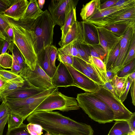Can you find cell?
Instances as JSON below:
<instances>
[{
	"mask_svg": "<svg viewBox=\"0 0 135 135\" xmlns=\"http://www.w3.org/2000/svg\"><path fill=\"white\" fill-rule=\"evenodd\" d=\"M29 123L41 126L51 135H93L91 126L76 121L58 112L37 111L27 118Z\"/></svg>",
	"mask_w": 135,
	"mask_h": 135,
	"instance_id": "cell-1",
	"label": "cell"
},
{
	"mask_svg": "<svg viewBox=\"0 0 135 135\" xmlns=\"http://www.w3.org/2000/svg\"><path fill=\"white\" fill-rule=\"evenodd\" d=\"M8 19L13 31V42L21 52L27 66L34 70L37 63V56L30 28L33 21H15L9 18Z\"/></svg>",
	"mask_w": 135,
	"mask_h": 135,
	"instance_id": "cell-2",
	"label": "cell"
},
{
	"mask_svg": "<svg viewBox=\"0 0 135 135\" xmlns=\"http://www.w3.org/2000/svg\"><path fill=\"white\" fill-rule=\"evenodd\" d=\"M76 99L79 107L93 120L103 124L114 121L112 110L105 103L92 93L85 92L78 94Z\"/></svg>",
	"mask_w": 135,
	"mask_h": 135,
	"instance_id": "cell-3",
	"label": "cell"
},
{
	"mask_svg": "<svg viewBox=\"0 0 135 135\" xmlns=\"http://www.w3.org/2000/svg\"><path fill=\"white\" fill-rule=\"evenodd\" d=\"M55 26L47 9L32 22L30 28L36 54L42 49L52 45Z\"/></svg>",
	"mask_w": 135,
	"mask_h": 135,
	"instance_id": "cell-4",
	"label": "cell"
},
{
	"mask_svg": "<svg viewBox=\"0 0 135 135\" xmlns=\"http://www.w3.org/2000/svg\"><path fill=\"white\" fill-rule=\"evenodd\" d=\"M57 88H53L34 95L20 99H6L11 113L21 117L24 120L40 104Z\"/></svg>",
	"mask_w": 135,
	"mask_h": 135,
	"instance_id": "cell-5",
	"label": "cell"
},
{
	"mask_svg": "<svg viewBox=\"0 0 135 135\" xmlns=\"http://www.w3.org/2000/svg\"><path fill=\"white\" fill-rule=\"evenodd\" d=\"M76 98L68 97L58 91L57 88L47 97L34 110L49 111L58 110L63 112L79 109Z\"/></svg>",
	"mask_w": 135,
	"mask_h": 135,
	"instance_id": "cell-6",
	"label": "cell"
},
{
	"mask_svg": "<svg viewBox=\"0 0 135 135\" xmlns=\"http://www.w3.org/2000/svg\"><path fill=\"white\" fill-rule=\"evenodd\" d=\"M95 96L105 103L113 111L114 120L127 121L134 113L130 111L123 103L116 99L108 90L101 85L95 92Z\"/></svg>",
	"mask_w": 135,
	"mask_h": 135,
	"instance_id": "cell-7",
	"label": "cell"
},
{
	"mask_svg": "<svg viewBox=\"0 0 135 135\" xmlns=\"http://www.w3.org/2000/svg\"><path fill=\"white\" fill-rule=\"evenodd\" d=\"M19 75L25 81L35 87L46 90L55 87L51 83V78L42 69L37 61L34 70L26 66L23 69Z\"/></svg>",
	"mask_w": 135,
	"mask_h": 135,
	"instance_id": "cell-8",
	"label": "cell"
},
{
	"mask_svg": "<svg viewBox=\"0 0 135 135\" xmlns=\"http://www.w3.org/2000/svg\"><path fill=\"white\" fill-rule=\"evenodd\" d=\"M78 0H52L48 7V11L54 25L61 27L64 23L68 14L76 8Z\"/></svg>",
	"mask_w": 135,
	"mask_h": 135,
	"instance_id": "cell-9",
	"label": "cell"
},
{
	"mask_svg": "<svg viewBox=\"0 0 135 135\" xmlns=\"http://www.w3.org/2000/svg\"><path fill=\"white\" fill-rule=\"evenodd\" d=\"M134 22H135V6L117 11L93 25L97 26H103L109 24Z\"/></svg>",
	"mask_w": 135,
	"mask_h": 135,
	"instance_id": "cell-10",
	"label": "cell"
},
{
	"mask_svg": "<svg viewBox=\"0 0 135 135\" xmlns=\"http://www.w3.org/2000/svg\"><path fill=\"white\" fill-rule=\"evenodd\" d=\"M64 64L72 76L73 86L80 88L85 92L91 93L95 92L99 89V86L87 76L75 69L72 66L66 63Z\"/></svg>",
	"mask_w": 135,
	"mask_h": 135,
	"instance_id": "cell-11",
	"label": "cell"
},
{
	"mask_svg": "<svg viewBox=\"0 0 135 135\" xmlns=\"http://www.w3.org/2000/svg\"><path fill=\"white\" fill-rule=\"evenodd\" d=\"M135 33V23L131 25L125 33L121 37L119 41V54L113 68H119L123 63L128 52L132 37Z\"/></svg>",
	"mask_w": 135,
	"mask_h": 135,
	"instance_id": "cell-12",
	"label": "cell"
},
{
	"mask_svg": "<svg viewBox=\"0 0 135 135\" xmlns=\"http://www.w3.org/2000/svg\"><path fill=\"white\" fill-rule=\"evenodd\" d=\"M94 25L98 32L99 44L103 48L106 56L119 42L121 36H116L104 26Z\"/></svg>",
	"mask_w": 135,
	"mask_h": 135,
	"instance_id": "cell-13",
	"label": "cell"
},
{
	"mask_svg": "<svg viewBox=\"0 0 135 135\" xmlns=\"http://www.w3.org/2000/svg\"><path fill=\"white\" fill-rule=\"evenodd\" d=\"M52 84L55 87L66 88L73 86L72 76L65 64L61 62L56 67V71L51 78Z\"/></svg>",
	"mask_w": 135,
	"mask_h": 135,
	"instance_id": "cell-14",
	"label": "cell"
},
{
	"mask_svg": "<svg viewBox=\"0 0 135 135\" xmlns=\"http://www.w3.org/2000/svg\"><path fill=\"white\" fill-rule=\"evenodd\" d=\"M86 44L85 41L83 22L77 21L73 25L65 36L58 44L62 48L71 42Z\"/></svg>",
	"mask_w": 135,
	"mask_h": 135,
	"instance_id": "cell-15",
	"label": "cell"
},
{
	"mask_svg": "<svg viewBox=\"0 0 135 135\" xmlns=\"http://www.w3.org/2000/svg\"><path fill=\"white\" fill-rule=\"evenodd\" d=\"M29 2L27 0H12L10 6L3 14L14 21H18L23 15Z\"/></svg>",
	"mask_w": 135,
	"mask_h": 135,
	"instance_id": "cell-16",
	"label": "cell"
},
{
	"mask_svg": "<svg viewBox=\"0 0 135 135\" xmlns=\"http://www.w3.org/2000/svg\"><path fill=\"white\" fill-rule=\"evenodd\" d=\"M46 90L35 87L25 81L24 85L11 93L6 99H20L27 98L39 94Z\"/></svg>",
	"mask_w": 135,
	"mask_h": 135,
	"instance_id": "cell-17",
	"label": "cell"
},
{
	"mask_svg": "<svg viewBox=\"0 0 135 135\" xmlns=\"http://www.w3.org/2000/svg\"><path fill=\"white\" fill-rule=\"evenodd\" d=\"M43 12L38 7L37 1L30 0L25 13L20 20L23 22L34 21Z\"/></svg>",
	"mask_w": 135,
	"mask_h": 135,
	"instance_id": "cell-18",
	"label": "cell"
},
{
	"mask_svg": "<svg viewBox=\"0 0 135 135\" xmlns=\"http://www.w3.org/2000/svg\"><path fill=\"white\" fill-rule=\"evenodd\" d=\"M85 42L87 45L99 44L98 32L94 26L85 21H82Z\"/></svg>",
	"mask_w": 135,
	"mask_h": 135,
	"instance_id": "cell-19",
	"label": "cell"
},
{
	"mask_svg": "<svg viewBox=\"0 0 135 135\" xmlns=\"http://www.w3.org/2000/svg\"><path fill=\"white\" fill-rule=\"evenodd\" d=\"M89 61L102 85L108 81L106 76V68L103 61L98 58L91 56L89 57Z\"/></svg>",
	"mask_w": 135,
	"mask_h": 135,
	"instance_id": "cell-20",
	"label": "cell"
},
{
	"mask_svg": "<svg viewBox=\"0 0 135 135\" xmlns=\"http://www.w3.org/2000/svg\"><path fill=\"white\" fill-rule=\"evenodd\" d=\"M101 3L100 0H92L83 5L80 13L83 21H86L100 9Z\"/></svg>",
	"mask_w": 135,
	"mask_h": 135,
	"instance_id": "cell-21",
	"label": "cell"
},
{
	"mask_svg": "<svg viewBox=\"0 0 135 135\" xmlns=\"http://www.w3.org/2000/svg\"><path fill=\"white\" fill-rule=\"evenodd\" d=\"M48 46L42 49L37 54V62L42 69L51 78L55 72L51 68L49 62Z\"/></svg>",
	"mask_w": 135,
	"mask_h": 135,
	"instance_id": "cell-22",
	"label": "cell"
},
{
	"mask_svg": "<svg viewBox=\"0 0 135 135\" xmlns=\"http://www.w3.org/2000/svg\"><path fill=\"white\" fill-rule=\"evenodd\" d=\"M7 81V86L0 90V102L6 101V97L13 91L22 86L25 82L24 80L20 76L13 80Z\"/></svg>",
	"mask_w": 135,
	"mask_h": 135,
	"instance_id": "cell-23",
	"label": "cell"
},
{
	"mask_svg": "<svg viewBox=\"0 0 135 135\" xmlns=\"http://www.w3.org/2000/svg\"><path fill=\"white\" fill-rule=\"evenodd\" d=\"M132 131L127 121H116L110 129L108 135H127Z\"/></svg>",
	"mask_w": 135,
	"mask_h": 135,
	"instance_id": "cell-24",
	"label": "cell"
},
{
	"mask_svg": "<svg viewBox=\"0 0 135 135\" xmlns=\"http://www.w3.org/2000/svg\"><path fill=\"white\" fill-rule=\"evenodd\" d=\"M126 8L127 7L113 6L103 10L100 9L93 16L85 21L93 24L100 21L108 16Z\"/></svg>",
	"mask_w": 135,
	"mask_h": 135,
	"instance_id": "cell-25",
	"label": "cell"
},
{
	"mask_svg": "<svg viewBox=\"0 0 135 135\" xmlns=\"http://www.w3.org/2000/svg\"><path fill=\"white\" fill-rule=\"evenodd\" d=\"M129 76V74L121 77H118L116 75L111 81L120 98L125 91Z\"/></svg>",
	"mask_w": 135,
	"mask_h": 135,
	"instance_id": "cell-26",
	"label": "cell"
},
{
	"mask_svg": "<svg viewBox=\"0 0 135 135\" xmlns=\"http://www.w3.org/2000/svg\"><path fill=\"white\" fill-rule=\"evenodd\" d=\"M119 42L105 56L103 62L105 66L106 70L110 69L113 68L119 55Z\"/></svg>",
	"mask_w": 135,
	"mask_h": 135,
	"instance_id": "cell-27",
	"label": "cell"
},
{
	"mask_svg": "<svg viewBox=\"0 0 135 135\" xmlns=\"http://www.w3.org/2000/svg\"><path fill=\"white\" fill-rule=\"evenodd\" d=\"M76 8L72 9L67 16L63 26L61 27V40H62L71 28L77 21L76 14Z\"/></svg>",
	"mask_w": 135,
	"mask_h": 135,
	"instance_id": "cell-28",
	"label": "cell"
},
{
	"mask_svg": "<svg viewBox=\"0 0 135 135\" xmlns=\"http://www.w3.org/2000/svg\"><path fill=\"white\" fill-rule=\"evenodd\" d=\"M134 23L135 22L111 24L103 26L116 36L120 37L122 36L129 27Z\"/></svg>",
	"mask_w": 135,
	"mask_h": 135,
	"instance_id": "cell-29",
	"label": "cell"
},
{
	"mask_svg": "<svg viewBox=\"0 0 135 135\" xmlns=\"http://www.w3.org/2000/svg\"><path fill=\"white\" fill-rule=\"evenodd\" d=\"M72 66L75 69L87 76L99 86L102 85L101 82L98 78L90 73L84 67L80 61L79 58L74 57Z\"/></svg>",
	"mask_w": 135,
	"mask_h": 135,
	"instance_id": "cell-30",
	"label": "cell"
},
{
	"mask_svg": "<svg viewBox=\"0 0 135 135\" xmlns=\"http://www.w3.org/2000/svg\"><path fill=\"white\" fill-rule=\"evenodd\" d=\"M78 50V54L81 59L85 61L90 63L89 58L90 55L89 47L88 45L82 43H75Z\"/></svg>",
	"mask_w": 135,
	"mask_h": 135,
	"instance_id": "cell-31",
	"label": "cell"
},
{
	"mask_svg": "<svg viewBox=\"0 0 135 135\" xmlns=\"http://www.w3.org/2000/svg\"><path fill=\"white\" fill-rule=\"evenodd\" d=\"M8 49L12 54V56L15 57L22 69H23L24 67L27 66L21 52L13 42L11 43Z\"/></svg>",
	"mask_w": 135,
	"mask_h": 135,
	"instance_id": "cell-32",
	"label": "cell"
},
{
	"mask_svg": "<svg viewBox=\"0 0 135 135\" xmlns=\"http://www.w3.org/2000/svg\"><path fill=\"white\" fill-rule=\"evenodd\" d=\"M134 59H135V33L132 37L128 52L124 61L119 68V70Z\"/></svg>",
	"mask_w": 135,
	"mask_h": 135,
	"instance_id": "cell-33",
	"label": "cell"
},
{
	"mask_svg": "<svg viewBox=\"0 0 135 135\" xmlns=\"http://www.w3.org/2000/svg\"><path fill=\"white\" fill-rule=\"evenodd\" d=\"M88 45L90 49L91 56L98 58L103 61L105 55L102 46L99 44Z\"/></svg>",
	"mask_w": 135,
	"mask_h": 135,
	"instance_id": "cell-34",
	"label": "cell"
},
{
	"mask_svg": "<svg viewBox=\"0 0 135 135\" xmlns=\"http://www.w3.org/2000/svg\"><path fill=\"white\" fill-rule=\"evenodd\" d=\"M58 49L54 46L51 45L48 46V55L49 60L51 68L55 72L56 69L55 61L57 57Z\"/></svg>",
	"mask_w": 135,
	"mask_h": 135,
	"instance_id": "cell-35",
	"label": "cell"
},
{
	"mask_svg": "<svg viewBox=\"0 0 135 135\" xmlns=\"http://www.w3.org/2000/svg\"><path fill=\"white\" fill-rule=\"evenodd\" d=\"M9 26L10 24L8 18L3 14H0V39L4 40H7L10 41L6 32V28Z\"/></svg>",
	"mask_w": 135,
	"mask_h": 135,
	"instance_id": "cell-36",
	"label": "cell"
},
{
	"mask_svg": "<svg viewBox=\"0 0 135 135\" xmlns=\"http://www.w3.org/2000/svg\"><path fill=\"white\" fill-rule=\"evenodd\" d=\"M23 119L17 115L11 113L8 117L7 131L19 127L23 123Z\"/></svg>",
	"mask_w": 135,
	"mask_h": 135,
	"instance_id": "cell-37",
	"label": "cell"
},
{
	"mask_svg": "<svg viewBox=\"0 0 135 135\" xmlns=\"http://www.w3.org/2000/svg\"><path fill=\"white\" fill-rule=\"evenodd\" d=\"M75 43L74 41H73L62 47H60L59 49L67 54L81 59L75 45Z\"/></svg>",
	"mask_w": 135,
	"mask_h": 135,
	"instance_id": "cell-38",
	"label": "cell"
},
{
	"mask_svg": "<svg viewBox=\"0 0 135 135\" xmlns=\"http://www.w3.org/2000/svg\"><path fill=\"white\" fill-rule=\"evenodd\" d=\"M135 71V59H134L118 72L117 75L119 77H123Z\"/></svg>",
	"mask_w": 135,
	"mask_h": 135,
	"instance_id": "cell-39",
	"label": "cell"
},
{
	"mask_svg": "<svg viewBox=\"0 0 135 135\" xmlns=\"http://www.w3.org/2000/svg\"><path fill=\"white\" fill-rule=\"evenodd\" d=\"M13 61L12 56L6 52L3 54H0V65L5 69H11Z\"/></svg>",
	"mask_w": 135,
	"mask_h": 135,
	"instance_id": "cell-40",
	"label": "cell"
},
{
	"mask_svg": "<svg viewBox=\"0 0 135 135\" xmlns=\"http://www.w3.org/2000/svg\"><path fill=\"white\" fill-rule=\"evenodd\" d=\"M6 135H31L27 130V125L22 123L18 127L7 131Z\"/></svg>",
	"mask_w": 135,
	"mask_h": 135,
	"instance_id": "cell-41",
	"label": "cell"
},
{
	"mask_svg": "<svg viewBox=\"0 0 135 135\" xmlns=\"http://www.w3.org/2000/svg\"><path fill=\"white\" fill-rule=\"evenodd\" d=\"M74 57L69 55L63 52L59 49H58V60L60 62L66 63L72 66L73 62Z\"/></svg>",
	"mask_w": 135,
	"mask_h": 135,
	"instance_id": "cell-42",
	"label": "cell"
},
{
	"mask_svg": "<svg viewBox=\"0 0 135 135\" xmlns=\"http://www.w3.org/2000/svg\"><path fill=\"white\" fill-rule=\"evenodd\" d=\"M27 127L31 135H41L43 133L42 128L39 125L30 123L27 125Z\"/></svg>",
	"mask_w": 135,
	"mask_h": 135,
	"instance_id": "cell-43",
	"label": "cell"
},
{
	"mask_svg": "<svg viewBox=\"0 0 135 135\" xmlns=\"http://www.w3.org/2000/svg\"><path fill=\"white\" fill-rule=\"evenodd\" d=\"M0 76L7 81L13 80L20 76L19 75L13 73L11 70H7L3 69L0 70Z\"/></svg>",
	"mask_w": 135,
	"mask_h": 135,
	"instance_id": "cell-44",
	"label": "cell"
},
{
	"mask_svg": "<svg viewBox=\"0 0 135 135\" xmlns=\"http://www.w3.org/2000/svg\"><path fill=\"white\" fill-rule=\"evenodd\" d=\"M134 6L135 0H118L117 2L112 7L117 6L126 8Z\"/></svg>",
	"mask_w": 135,
	"mask_h": 135,
	"instance_id": "cell-45",
	"label": "cell"
},
{
	"mask_svg": "<svg viewBox=\"0 0 135 135\" xmlns=\"http://www.w3.org/2000/svg\"><path fill=\"white\" fill-rule=\"evenodd\" d=\"M10 114V110L6 101H2L0 105V119Z\"/></svg>",
	"mask_w": 135,
	"mask_h": 135,
	"instance_id": "cell-46",
	"label": "cell"
},
{
	"mask_svg": "<svg viewBox=\"0 0 135 135\" xmlns=\"http://www.w3.org/2000/svg\"><path fill=\"white\" fill-rule=\"evenodd\" d=\"M102 86L110 91L116 99L120 101L119 97L111 81H107Z\"/></svg>",
	"mask_w": 135,
	"mask_h": 135,
	"instance_id": "cell-47",
	"label": "cell"
},
{
	"mask_svg": "<svg viewBox=\"0 0 135 135\" xmlns=\"http://www.w3.org/2000/svg\"><path fill=\"white\" fill-rule=\"evenodd\" d=\"M12 42L0 38V55L4 54L8 49Z\"/></svg>",
	"mask_w": 135,
	"mask_h": 135,
	"instance_id": "cell-48",
	"label": "cell"
},
{
	"mask_svg": "<svg viewBox=\"0 0 135 135\" xmlns=\"http://www.w3.org/2000/svg\"><path fill=\"white\" fill-rule=\"evenodd\" d=\"M12 63L11 71L15 74L19 75L22 69L19 66L15 57L12 56Z\"/></svg>",
	"mask_w": 135,
	"mask_h": 135,
	"instance_id": "cell-49",
	"label": "cell"
},
{
	"mask_svg": "<svg viewBox=\"0 0 135 135\" xmlns=\"http://www.w3.org/2000/svg\"><path fill=\"white\" fill-rule=\"evenodd\" d=\"M12 0H0V14L3 13L11 6Z\"/></svg>",
	"mask_w": 135,
	"mask_h": 135,
	"instance_id": "cell-50",
	"label": "cell"
},
{
	"mask_svg": "<svg viewBox=\"0 0 135 135\" xmlns=\"http://www.w3.org/2000/svg\"><path fill=\"white\" fill-rule=\"evenodd\" d=\"M132 80L129 77L127 79L126 88L124 93L120 97V99L122 103L127 99V95L132 82Z\"/></svg>",
	"mask_w": 135,
	"mask_h": 135,
	"instance_id": "cell-51",
	"label": "cell"
},
{
	"mask_svg": "<svg viewBox=\"0 0 135 135\" xmlns=\"http://www.w3.org/2000/svg\"><path fill=\"white\" fill-rule=\"evenodd\" d=\"M80 61L84 67L93 76L97 78V75L90 64L85 61L79 58Z\"/></svg>",
	"mask_w": 135,
	"mask_h": 135,
	"instance_id": "cell-52",
	"label": "cell"
},
{
	"mask_svg": "<svg viewBox=\"0 0 135 135\" xmlns=\"http://www.w3.org/2000/svg\"><path fill=\"white\" fill-rule=\"evenodd\" d=\"M117 73V71L114 68L106 70V76L108 81H111Z\"/></svg>",
	"mask_w": 135,
	"mask_h": 135,
	"instance_id": "cell-53",
	"label": "cell"
},
{
	"mask_svg": "<svg viewBox=\"0 0 135 135\" xmlns=\"http://www.w3.org/2000/svg\"><path fill=\"white\" fill-rule=\"evenodd\" d=\"M118 0H109L101 4L100 10H103L111 7Z\"/></svg>",
	"mask_w": 135,
	"mask_h": 135,
	"instance_id": "cell-54",
	"label": "cell"
},
{
	"mask_svg": "<svg viewBox=\"0 0 135 135\" xmlns=\"http://www.w3.org/2000/svg\"><path fill=\"white\" fill-rule=\"evenodd\" d=\"M9 115H7L0 119V135H3L5 126L8 122Z\"/></svg>",
	"mask_w": 135,
	"mask_h": 135,
	"instance_id": "cell-55",
	"label": "cell"
},
{
	"mask_svg": "<svg viewBox=\"0 0 135 135\" xmlns=\"http://www.w3.org/2000/svg\"><path fill=\"white\" fill-rule=\"evenodd\" d=\"M6 32L9 40L13 42L14 40V34L13 29L10 25L6 30Z\"/></svg>",
	"mask_w": 135,
	"mask_h": 135,
	"instance_id": "cell-56",
	"label": "cell"
},
{
	"mask_svg": "<svg viewBox=\"0 0 135 135\" xmlns=\"http://www.w3.org/2000/svg\"><path fill=\"white\" fill-rule=\"evenodd\" d=\"M135 80L132 81L131 86V94L132 98V103L133 105L135 106Z\"/></svg>",
	"mask_w": 135,
	"mask_h": 135,
	"instance_id": "cell-57",
	"label": "cell"
},
{
	"mask_svg": "<svg viewBox=\"0 0 135 135\" xmlns=\"http://www.w3.org/2000/svg\"><path fill=\"white\" fill-rule=\"evenodd\" d=\"M135 113L127 121L128 123L132 132L135 131Z\"/></svg>",
	"mask_w": 135,
	"mask_h": 135,
	"instance_id": "cell-58",
	"label": "cell"
},
{
	"mask_svg": "<svg viewBox=\"0 0 135 135\" xmlns=\"http://www.w3.org/2000/svg\"><path fill=\"white\" fill-rule=\"evenodd\" d=\"M7 84V81L0 76V90L5 87Z\"/></svg>",
	"mask_w": 135,
	"mask_h": 135,
	"instance_id": "cell-59",
	"label": "cell"
},
{
	"mask_svg": "<svg viewBox=\"0 0 135 135\" xmlns=\"http://www.w3.org/2000/svg\"><path fill=\"white\" fill-rule=\"evenodd\" d=\"M37 1L38 7L39 8L42 10L45 1V0H38Z\"/></svg>",
	"mask_w": 135,
	"mask_h": 135,
	"instance_id": "cell-60",
	"label": "cell"
},
{
	"mask_svg": "<svg viewBox=\"0 0 135 135\" xmlns=\"http://www.w3.org/2000/svg\"><path fill=\"white\" fill-rule=\"evenodd\" d=\"M129 77L132 81L135 80V71L129 74Z\"/></svg>",
	"mask_w": 135,
	"mask_h": 135,
	"instance_id": "cell-61",
	"label": "cell"
},
{
	"mask_svg": "<svg viewBox=\"0 0 135 135\" xmlns=\"http://www.w3.org/2000/svg\"><path fill=\"white\" fill-rule=\"evenodd\" d=\"M127 135H135V131L129 133Z\"/></svg>",
	"mask_w": 135,
	"mask_h": 135,
	"instance_id": "cell-62",
	"label": "cell"
},
{
	"mask_svg": "<svg viewBox=\"0 0 135 135\" xmlns=\"http://www.w3.org/2000/svg\"><path fill=\"white\" fill-rule=\"evenodd\" d=\"M43 135H51L48 133L46 132Z\"/></svg>",
	"mask_w": 135,
	"mask_h": 135,
	"instance_id": "cell-63",
	"label": "cell"
},
{
	"mask_svg": "<svg viewBox=\"0 0 135 135\" xmlns=\"http://www.w3.org/2000/svg\"><path fill=\"white\" fill-rule=\"evenodd\" d=\"M3 69L2 68V67L0 65V70H1V69Z\"/></svg>",
	"mask_w": 135,
	"mask_h": 135,
	"instance_id": "cell-64",
	"label": "cell"
}]
</instances>
